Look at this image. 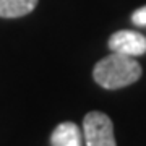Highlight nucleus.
I'll list each match as a JSON object with an SVG mask.
<instances>
[{"instance_id":"obj_6","label":"nucleus","mask_w":146,"mask_h":146,"mask_svg":"<svg viewBox=\"0 0 146 146\" xmlns=\"http://www.w3.org/2000/svg\"><path fill=\"white\" fill-rule=\"evenodd\" d=\"M131 21L135 23L136 26H146V5L133 11V15H131Z\"/></svg>"},{"instance_id":"obj_3","label":"nucleus","mask_w":146,"mask_h":146,"mask_svg":"<svg viewBox=\"0 0 146 146\" xmlns=\"http://www.w3.org/2000/svg\"><path fill=\"white\" fill-rule=\"evenodd\" d=\"M107 46L112 52L138 57V55L146 54V37L133 29H120L109 37Z\"/></svg>"},{"instance_id":"obj_1","label":"nucleus","mask_w":146,"mask_h":146,"mask_svg":"<svg viewBox=\"0 0 146 146\" xmlns=\"http://www.w3.org/2000/svg\"><path fill=\"white\" fill-rule=\"evenodd\" d=\"M141 73V65L135 57L112 52L94 65L93 78L104 89H120L136 83Z\"/></svg>"},{"instance_id":"obj_4","label":"nucleus","mask_w":146,"mask_h":146,"mask_svg":"<svg viewBox=\"0 0 146 146\" xmlns=\"http://www.w3.org/2000/svg\"><path fill=\"white\" fill-rule=\"evenodd\" d=\"M52 146H81V131L73 122H63L54 128L50 135Z\"/></svg>"},{"instance_id":"obj_5","label":"nucleus","mask_w":146,"mask_h":146,"mask_svg":"<svg viewBox=\"0 0 146 146\" xmlns=\"http://www.w3.org/2000/svg\"><path fill=\"white\" fill-rule=\"evenodd\" d=\"M39 0H0V18H20L31 13Z\"/></svg>"},{"instance_id":"obj_2","label":"nucleus","mask_w":146,"mask_h":146,"mask_svg":"<svg viewBox=\"0 0 146 146\" xmlns=\"http://www.w3.org/2000/svg\"><path fill=\"white\" fill-rule=\"evenodd\" d=\"M83 133L86 146H117L114 123L107 114L91 110L83 117Z\"/></svg>"}]
</instances>
